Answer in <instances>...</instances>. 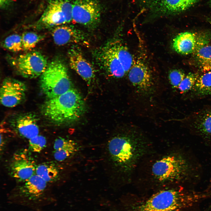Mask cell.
Instances as JSON below:
<instances>
[{
    "instance_id": "21",
    "label": "cell",
    "mask_w": 211,
    "mask_h": 211,
    "mask_svg": "<svg viewBox=\"0 0 211 211\" xmlns=\"http://www.w3.org/2000/svg\"><path fill=\"white\" fill-rule=\"evenodd\" d=\"M190 92L192 96L195 97L211 96V70L199 75L195 85Z\"/></svg>"
},
{
    "instance_id": "6",
    "label": "cell",
    "mask_w": 211,
    "mask_h": 211,
    "mask_svg": "<svg viewBox=\"0 0 211 211\" xmlns=\"http://www.w3.org/2000/svg\"><path fill=\"white\" fill-rule=\"evenodd\" d=\"M71 0H49L37 23L40 28L63 25L72 21Z\"/></svg>"
},
{
    "instance_id": "5",
    "label": "cell",
    "mask_w": 211,
    "mask_h": 211,
    "mask_svg": "<svg viewBox=\"0 0 211 211\" xmlns=\"http://www.w3.org/2000/svg\"><path fill=\"white\" fill-rule=\"evenodd\" d=\"M40 85L48 98L57 97L73 88L66 66L58 59L48 64L40 76Z\"/></svg>"
},
{
    "instance_id": "12",
    "label": "cell",
    "mask_w": 211,
    "mask_h": 211,
    "mask_svg": "<svg viewBox=\"0 0 211 211\" xmlns=\"http://www.w3.org/2000/svg\"><path fill=\"white\" fill-rule=\"evenodd\" d=\"M200 0H148L147 5L154 14L165 16L186 11Z\"/></svg>"
},
{
    "instance_id": "3",
    "label": "cell",
    "mask_w": 211,
    "mask_h": 211,
    "mask_svg": "<svg viewBox=\"0 0 211 211\" xmlns=\"http://www.w3.org/2000/svg\"><path fill=\"white\" fill-rule=\"evenodd\" d=\"M207 195L181 189L163 190L153 194L139 206L138 211H181Z\"/></svg>"
},
{
    "instance_id": "31",
    "label": "cell",
    "mask_w": 211,
    "mask_h": 211,
    "mask_svg": "<svg viewBox=\"0 0 211 211\" xmlns=\"http://www.w3.org/2000/svg\"><path fill=\"white\" fill-rule=\"evenodd\" d=\"M207 21L211 24V18H208L207 19Z\"/></svg>"
},
{
    "instance_id": "8",
    "label": "cell",
    "mask_w": 211,
    "mask_h": 211,
    "mask_svg": "<svg viewBox=\"0 0 211 211\" xmlns=\"http://www.w3.org/2000/svg\"><path fill=\"white\" fill-rule=\"evenodd\" d=\"M128 73L129 79L137 92L145 96L154 92L155 84L152 73L142 58L135 59Z\"/></svg>"
},
{
    "instance_id": "23",
    "label": "cell",
    "mask_w": 211,
    "mask_h": 211,
    "mask_svg": "<svg viewBox=\"0 0 211 211\" xmlns=\"http://www.w3.org/2000/svg\"><path fill=\"white\" fill-rule=\"evenodd\" d=\"M126 73L128 72L135 59L127 48L118 40L110 43Z\"/></svg>"
},
{
    "instance_id": "32",
    "label": "cell",
    "mask_w": 211,
    "mask_h": 211,
    "mask_svg": "<svg viewBox=\"0 0 211 211\" xmlns=\"http://www.w3.org/2000/svg\"><path fill=\"white\" fill-rule=\"evenodd\" d=\"M210 3H211V0H210Z\"/></svg>"
},
{
    "instance_id": "4",
    "label": "cell",
    "mask_w": 211,
    "mask_h": 211,
    "mask_svg": "<svg viewBox=\"0 0 211 211\" xmlns=\"http://www.w3.org/2000/svg\"><path fill=\"white\" fill-rule=\"evenodd\" d=\"M191 165L183 155L172 154L156 161L152 168L154 178L161 183H170L183 181L188 178Z\"/></svg>"
},
{
    "instance_id": "22",
    "label": "cell",
    "mask_w": 211,
    "mask_h": 211,
    "mask_svg": "<svg viewBox=\"0 0 211 211\" xmlns=\"http://www.w3.org/2000/svg\"><path fill=\"white\" fill-rule=\"evenodd\" d=\"M35 173L47 183H52L59 178L60 170L53 162H46L37 166Z\"/></svg>"
},
{
    "instance_id": "30",
    "label": "cell",
    "mask_w": 211,
    "mask_h": 211,
    "mask_svg": "<svg viewBox=\"0 0 211 211\" xmlns=\"http://www.w3.org/2000/svg\"><path fill=\"white\" fill-rule=\"evenodd\" d=\"M10 0H0V6L1 8H3L8 4Z\"/></svg>"
},
{
    "instance_id": "17",
    "label": "cell",
    "mask_w": 211,
    "mask_h": 211,
    "mask_svg": "<svg viewBox=\"0 0 211 211\" xmlns=\"http://www.w3.org/2000/svg\"><path fill=\"white\" fill-rule=\"evenodd\" d=\"M190 125L198 135L211 142V106L194 114Z\"/></svg>"
},
{
    "instance_id": "10",
    "label": "cell",
    "mask_w": 211,
    "mask_h": 211,
    "mask_svg": "<svg viewBox=\"0 0 211 211\" xmlns=\"http://www.w3.org/2000/svg\"><path fill=\"white\" fill-rule=\"evenodd\" d=\"M37 166L28 150H19L14 153L11 160L10 173L16 181L23 182L35 174Z\"/></svg>"
},
{
    "instance_id": "19",
    "label": "cell",
    "mask_w": 211,
    "mask_h": 211,
    "mask_svg": "<svg viewBox=\"0 0 211 211\" xmlns=\"http://www.w3.org/2000/svg\"><path fill=\"white\" fill-rule=\"evenodd\" d=\"M197 36L189 32L177 35L172 43V49L178 53L188 55L194 52L197 44Z\"/></svg>"
},
{
    "instance_id": "7",
    "label": "cell",
    "mask_w": 211,
    "mask_h": 211,
    "mask_svg": "<svg viewBox=\"0 0 211 211\" xmlns=\"http://www.w3.org/2000/svg\"><path fill=\"white\" fill-rule=\"evenodd\" d=\"M11 63L19 75L28 79L40 76L48 64L45 57L37 51L20 55L13 59Z\"/></svg>"
},
{
    "instance_id": "13",
    "label": "cell",
    "mask_w": 211,
    "mask_h": 211,
    "mask_svg": "<svg viewBox=\"0 0 211 211\" xmlns=\"http://www.w3.org/2000/svg\"><path fill=\"white\" fill-rule=\"evenodd\" d=\"M68 56L71 68L90 86L95 76L94 70L91 64L84 58L80 50L75 47L69 50Z\"/></svg>"
},
{
    "instance_id": "27",
    "label": "cell",
    "mask_w": 211,
    "mask_h": 211,
    "mask_svg": "<svg viewBox=\"0 0 211 211\" xmlns=\"http://www.w3.org/2000/svg\"><path fill=\"white\" fill-rule=\"evenodd\" d=\"M198 76L197 74L191 72L186 75L178 88L180 93L184 94L190 92L195 85Z\"/></svg>"
},
{
    "instance_id": "29",
    "label": "cell",
    "mask_w": 211,
    "mask_h": 211,
    "mask_svg": "<svg viewBox=\"0 0 211 211\" xmlns=\"http://www.w3.org/2000/svg\"><path fill=\"white\" fill-rule=\"evenodd\" d=\"M186 75L181 69H174L169 72L168 78L169 82L173 89H178L182 81Z\"/></svg>"
},
{
    "instance_id": "26",
    "label": "cell",
    "mask_w": 211,
    "mask_h": 211,
    "mask_svg": "<svg viewBox=\"0 0 211 211\" xmlns=\"http://www.w3.org/2000/svg\"><path fill=\"white\" fill-rule=\"evenodd\" d=\"M3 46L7 50L13 52H18L23 50L22 36L13 34L7 37L3 43Z\"/></svg>"
},
{
    "instance_id": "1",
    "label": "cell",
    "mask_w": 211,
    "mask_h": 211,
    "mask_svg": "<svg viewBox=\"0 0 211 211\" xmlns=\"http://www.w3.org/2000/svg\"><path fill=\"white\" fill-rule=\"evenodd\" d=\"M85 109L82 96L73 88L57 97L48 98L41 107L45 117L58 125L68 124L77 120L83 114Z\"/></svg>"
},
{
    "instance_id": "25",
    "label": "cell",
    "mask_w": 211,
    "mask_h": 211,
    "mask_svg": "<svg viewBox=\"0 0 211 211\" xmlns=\"http://www.w3.org/2000/svg\"><path fill=\"white\" fill-rule=\"evenodd\" d=\"M21 36L23 48L25 50L33 49L43 38L42 36L32 32L24 33Z\"/></svg>"
},
{
    "instance_id": "11",
    "label": "cell",
    "mask_w": 211,
    "mask_h": 211,
    "mask_svg": "<svg viewBox=\"0 0 211 211\" xmlns=\"http://www.w3.org/2000/svg\"><path fill=\"white\" fill-rule=\"evenodd\" d=\"M27 89L23 82L12 78H5L0 89L1 103L7 107L19 105L25 100Z\"/></svg>"
},
{
    "instance_id": "28",
    "label": "cell",
    "mask_w": 211,
    "mask_h": 211,
    "mask_svg": "<svg viewBox=\"0 0 211 211\" xmlns=\"http://www.w3.org/2000/svg\"><path fill=\"white\" fill-rule=\"evenodd\" d=\"M46 144V139L42 135H38L29 140V149L34 152H40L45 147Z\"/></svg>"
},
{
    "instance_id": "18",
    "label": "cell",
    "mask_w": 211,
    "mask_h": 211,
    "mask_svg": "<svg viewBox=\"0 0 211 211\" xmlns=\"http://www.w3.org/2000/svg\"><path fill=\"white\" fill-rule=\"evenodd\" d=\"M23 182L20 188V193L31 200L37 199L40 197L46 188L47 183L36 174Z\"/></svg>"
},
{
    "instance_id": "2",
    "label": "cell",
    "mask_w": 211,
    "mask_h": 211,
    "mask_svg": "<svg viewBox=\"0 0 211 211\" xmlns=\"http://www.w3.org/2000/svg\"><path fill=\"white\" fill-rule=\"evenodd\" d=\"M139 138L135 135L124 134L116 135L108 141L109 159L119 171H131L143 154L144 145Z\"/></svg>"
},
{
    "instance_id": "14",
    "label": "cell",
    "mask_w": 211,
    "mask_h": 211,
    "mask_svg": "<svg viewBox=\"0 0 211 211\" xmlns=\"http://www.w3.org/2000/svg\"><path fill=\"white\" fill-rule=\"evenodd\" d=\"M11 124L19 135L24 138L30 139L38 135V119L33 113L18 115L11 120Z\"/></svg>"
},
{
    "instance_id": "15",
    "label": "cell",
    "mask_w": 211,
    "mask_h": 211,
    "mask_svg": "<svg viewBox=\"0 0 211 211\" xmlns=\"http://www.w3.org/2000/svg\"><path fill=\"white\" fill-rule=\"evenodd\" d=\"M52 35L54 42L58 45L68 44H77L82 46L89 45L86 38L83 33L67 25L56 26L52 31Z\"/></svg>"
},
{
    "instance_id": "20",
    "label": "cell",
    "mask_w": 211,
    "mask_h": 211,
    "mask_svg": "<svg viewBox=\"0 0 211 211\" xmlns=\"http://www.w3.org/2000/svg\"><path fill=\"white\" fill-rule=\"evenodd\" d=\"M206 35L197 36L194 52L197 61L203 72L211 70V45L208 44L209 38Z\"/></svg>"
},
{
    "instance_id": "9",
    "label": "cell",
    "mask_w": 211,
    "mask_h": 211,
    "mask_svg": "<svg viewBox=\"0 0 211 211\" xmlns=\"http://www.w3.org/2000/svg\"><path fill=\"white\" fill-rule=\"evenodd\" d=\"M101 10L97 0H73L72 21L89 28H94L100 22Z\"/></svg>"
},
{
    "instance_id": "33",
    "label": "cell",
    "mask_w": 211,
    "mask_h": 211,
    "mask_svg": "<svg viewBox=\"0 0 211 211\" xmlns=\"http://www.w3.org/2000/svg\"></svg>"
},
{
    "instance_id": "16",
    "label": "cell",
    "mask_w": 211,
    "mask_h": 211,
    "mask_svg": "<svg viewBox=\"0 0 211 211\" xmlns=\"http://www.w3.org/2000/svg\"><path fill=\"white\" fill-rule=\"evenodd\" d=\"M101 52L100 60L108 74L116 78L123 77L126 73L111 43L104 47Z\"/></svg>"
},
{
    "instance_id": "24",
    "label": "cell",
    "mask_w": 211,
    "mask_h": 211,
    "mask_svg": "<svg viewBox=\"0 0 211 211\" xmlns=\"http://www.w3.org/2000/svg\"><path fill=\"white\" fill-rule=\"evenodd\" d=\"M79 148L77 143L74 140H65L61 143L57 149L54 150V157L57 161H64L75 155L78 152Z\"/></svg>"
}]
</instances>
